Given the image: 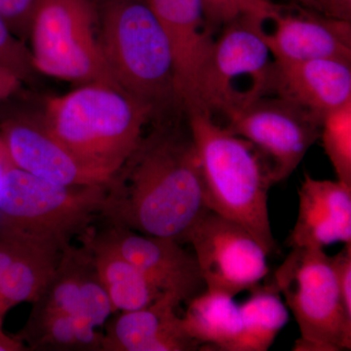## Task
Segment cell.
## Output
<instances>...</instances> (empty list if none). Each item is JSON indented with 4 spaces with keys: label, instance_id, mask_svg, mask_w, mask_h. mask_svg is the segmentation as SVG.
<instances>
[{
    "label": "cell",
    "instance_id": "6da1fadb",
    "mask_svg": "<svg viewBox=\"0 0 351 351\" xmlns=\"http://www.w3.org/2000/svg\"><path fill=\"white\" fill-rule=\"evenodd\" d=\"M209 211L189 129L161 126L143 137L108 184L101 219L184 244Z\"/></svg>",
    "mask_w": 351,
    "mask_h": 351
},
{
    "label": "cell",
    "instance_id": "7a4b0ae2",
    "mask_svg": "<svg viewBox=\"0 0 351 351\" xmlns=\"http://www.w3.org/2000/svg\"><path fill=\"white\" fill-rule=\"evenodd\" d=\"M154 112L123 90L82 85L50 99L43 122L88 170L108 186L137 149Z\"/></svg>",
    "mask_w": 351,
    "mask_h": 351
},
{
    "label": "cell",
    "instance_id": "3957f363",
    "mask_svg": "<svg viewBox=\"0 0 351 351\" xmlns=\"http://www.w3.org/2000/svg\"><path fill=\"white\" fill-rule=\"evenodd\" d=\"M188 115L208 207L246 228L267 255L274 253L269 215V191L274 184L267 161L251 143L208 113L193 110Z\"/></svg>",
    "mask_w": 351,
    "mask_h": 351
},
{
    "label": "cell",
    "instance_id": "277c9868",
    "mask_svg": "<svg viewBox=\"0 0 351 351\" xmlns=\"http://www.w3.org/2000/svg\"><path fill=\"white\" fill-rule=\"evenodd\" d=\"M99 25L104 56L122 90L154 112L181 107L169 40L145 0H107Z\"/></svg>",
    "mask_w": 351,
    "mask_h": 351
},
{
    "label": "cell",
    "instance_id": "5b68a950",
    "mask_svg": "<svg viewBox=\"0 0 351 351\" xmlns=\"http://www.w3.org/2000/svg\"><path fill=\"white\" fill-rule=\"evenodd\" d=\"M107 188L61 186L12 165L0 182V234L64 249L101 218Z\"/></svg>",
    "mask_w": 351,
    "mask_h": 351
},
{
    "label": "cell",
    "instance_id": "8992f818",
    "mask_svg": "<svg viewBox=\"0 0 351 351\" xmlns=\"http://www.w3.org/2000/svg\"><path fill=\"white\" fill-rule=\"evenodd\" d=\"M265 24L255 16H241L223 25L198 71L195 105L191 110L226 119L272 95L276 63L265 40Z\"/></svg>",
    "mask_w": 351,
    "mask_h": 351
},
{
    "label": "cell",
    "instance_id": "52a82bcc",
    "mask_svg": "<svg viewBox=\"0 0 351 351\" xmlns=\"http://www.w3.org/2000/svg\"><path fill=\"white\" fill-rule=\"evenodd\" d=\"M98 25L92 0H39L27 40L38 73L122 90L104 56Z\"/></svg>",
    "mask_w": 351,
    "mask_h": 351
},
{
    "label": "cell",
    "instance_id": "ba28073f",
    "mask_svg": "<svg viewBox=\"0 0 351 351\" xmlns=\"http://www.w3.org/2000/svg\"><path fill=\"white\" fill-rule=\"evenodd\" d=\"M269 285L285 297L302 339L326 351L350 350L351 318L341 302L331 256L324 249L292 248Z\"/></svg>",
    "mask_w": 351,
    "mask_h": 351
},
{
    "label": "cell",
    "instance_id": "9c48e42d",
    "mask_svg": "<svg viewBox=\"0 0 351 351\" xmlns=\"http://www.w3.org/2000/svg\"><path fill=\"white\" fill-rule=\"evenodd\" d=\"M228 131L251 143L267 161L274 184L297 169L319 138L322 120L293 101L261 97L226 117Z\"/></svg>",
    "mask_w": 351,
    "mask_h": 351
},
{
    "label": "cell",
    "instance_id": "30bf717a",
    "mask_svg": "<svg viewBox=\"0 0 351 351\" xmlns=\"http://www.w3.org/2000/svg\"><path fill=\"white\" fill-rule=\"evenodd\" d=\"M193 245L207 291L234 298L269 274L267 253L243 226L210 210L196 223Z\"/></svg>",
    "mask_w": 351,
    "mask_h": 351
},
{
    "label": "cell",
    "instance_id": "8fae6325",
    "mask_svg": "<svg viewBox=\"0 0 351 351\" xmlns=\"http://www.w3.org/2000/svg\"><path fill=\"white\" fill-rule=\"evenodd\" d=\"M163 294L188 302L206 290L195 254L176 240L112 225L97 232Z\"/></svg>",
    "mask_w": 351,
    "mask_h": 351
},
{
    "label": "cell",
    "instance_id": "7c38bea8",
    "mask_svg": "<svg viewBox=\"0 0 351 351\" xmlns=\"http://www.w3.org/2000/svg\"><path fill=\"white\" fill-rule=\"evenodd\" d=\"M0 138L13 165L38 179L66 186H108L51 134L43 120L0 115Z\"/></svg>",
    "mask_w": 351,
    "mask_h": 351
},
{
    "label": "cell",
    "instance_id": "4fadbf2b",
    "mask_svg": "<svg viewBox=\"0 0 351 351\" xmlns=\"http://www.w3.org/2000/svg\"><path fill=\"white\" fill-rule=\"evenodd\" d=\"M32 304V313L77 316L96 329L113 313L91 254L83 244L64 247L54 274Z\"/></svg>",
    "mask_w": 351,
    "mask_h": 351
},
{
    "label": "cell",
    "instance_id": "5bb4252c",
    "mask_svg": "<svg viewBox=\"0 0 351 351\" xmlns=\"http://www.w3.org/2000/svg\"><path fill=\"white\" fill-rule=\"evenodd\" d=\"M169 40L180 105L195 108L196 80L213 39L207 29L201 0H145Z\"/></svg>",
    "mask_w": 351,
    "mask_h": 351
},
{
    "label": "cell",
    "instance_id": "9a60e30c",
    "mask_svg": "<svg viewBox=\"0 0 351 351\" xmlns=\"http://www.w3.org/2000/svg\"><path fill=\"white\" fill-rule=\"evenodd\" d=\"M265 40L276 64L315 59L351 60V22L323 13L281 11Z\"/></svg>",
    "mask_w": 351,
    "mask_h": 351
},
{
    "label": "cell",
    "instance_id": "2e32d148",
    "mask_svg": "<svg viewBox=\"0 0 351 351\" xmlns=\"http://www.w3.org/2000/svg\"><path fill=\"white\" fill-rule=\"evenodd\" d=\"M337 242L351 244V186L306 174L289 247L324 249Z\"/></svg>",
    "mask_w": 351,
    "mask_h": 351
},
{
    "label": "cell",
    "instance_id": "e0dca14e",
    "mask_svg": "<svg viewBox=\"0 0 351 351\" xmlns=\"http://www.w3.org/2000/svg\"><path fill=\"white\" fill-rule=\"evenodd\" d=\"M179 304L174 295L164 294L144 308L120 313L106 325L101 351L200 350L176 313Z\"/></svg>",
    "mask_w": 351,
    "mask_h": 351
},
{
    "label": "cell",
    "instance_id": "ac0fdd59",
    "mask_svg": "<svg viewBox=\"0 0 351 351\" xmlns=\"http://www.w3.org/2000/svg\"><path fill=\"white\" fill-rule=\"evenodd\" d=\"M272 94L322 120L327 113L351 101V60L276 63Z\"/></svg>",
    "mask_w": 351,
    "mask_h": 351
},
{
    "label": "cell",
    "instance_id": "d6986e66",
    "mask_svg": "<svg viewBox=\"0 0 351 351\" xmlns=\"http://www.w3.org/2000/svg\"><path fill=\"white\" fill-rule=\"evenodd\" d=\"M78 239L91 254L101 285L112 302L113 313L144 308L164 295L108 243L94 226Z\"/></svg>",
    "mask_w": 351,
    "mask_h": 351
},
{
    "label": "cell",
    "instance_id": "ffe728a7",
    "mask_svg": "<svg viewBox=\"0 0 351 351\" xmlns=\"http://www.w3.org/2000/svg\"><path fill=\"white\" fill-rule=\"evenodd\" d=\"M20 242L19 253L0 279V324L14 306L38 300L54 274L63 251L51 245Z\"/></svg>",
    "mask_w": 351,
    "mask_h": 351
},
{
    "label": "cell",
    "instance_id": "44dd1931",
    "mask_svg": "<svg viewBox=\"0 0 351 351\" xmlns=\"http://www.w3.org/2000/svg\"><path fill=\"white\" fill-rule=\"evenodd\" d=\"M186 304L182 319L189 337L200 346L232 351L241 332L239 306L233 297L205 290Z\"/></svg>",
    "mask_w": 351,
    "mask_h": 351
},
{
    "label": "cell",
    "instance_id": "7402d4cb",
    "mask_svg": "<svg viewBox=\"0 0 351 351\" xmlns=\"http://www.w3.org/2000/svg\"><path fill=\"white\" fill-rule=\"evenodd\" d=\"M16 337L29 350L101 351L103 343V334L86 320L61 313H31Z\"/></svg>",
    "mask_w": 351,
    "mask_h": 351
},
{
    "label": "cell",
    "instance_id": "603a6c76",
    "mask_svg": "<svg viewBox=\"0 0 351 351\" xmlns=\"http://www.w3.org/2000/svg\"><path fill=\"white\" fill-rule=\"evenodd\" d=\"M239 306L241 332L232 351H267L289 320L287 306L271 285L258 284Z\"/></svg>",
    "mask_w": 351,
    "mask_h": 351
},
{
    "label": "cell",
    "instance_id": "cb8c5ba5",
    "mask_svg": "<svg viewBox=\"0 0 351 351\" xmlns=\"http://www.w3.org/2000/svg\"><path fill=\"white\" fill-rule=\"evenodd\" d=\"M319 138L338 181L351 186V101L323 117Z\"/></svg>",
    "mask_w": 351,
    "mask_h": 351
},
{
    "label": "cell",
    "instance_id": "d4e9b609",
    "mask_svg": "<svg viewBox=\"0 0 351 351\" xmlns=\"http://www.w3.org/2000/svg\"><path fill=\"white\" fill-rule=\"evenodd\" d=\"M207 24L225 25L241 16H255L272 21L284 7L271 0H201Z\"/></svg>",
    "mask_w": 351,
    "mask_h": 351
},
{
    "label": "cell",
    "instance_id": "484cf974",
    "mask_svg": "<svg viewBox=\"0 0 351 351\" xmlns=\"http://www.w3.org/2000/svg\"><path fill=\"white\" fill-rule=\"evenodd\" d=\"M0 66L15 73L22 82L32 80L38 71L31 49L18 38L0 18Z\"/></svg>",
    "mask_w": 351,
    "mask_h": 351
},
{
    "label": "cell",
    "instance_id": "4316f807",
    "mask_svg": "<svg viewBox=\"0 0 351 351\" xmlns=\"http://www.w3.org/2000/svg\"><path fill=\"white\" fill-rule=\"evenodd\" d=\"M39 0H0V18L21 40H29Z\"/></svg>",
    "mask_w": 351,
    "mask_h": 351
},
{
    "label": "cell",
    "instance_id": "83f0119b",
    "mask_svg": "<svg viewBox=\"0 0 351 351\" xmlns=\"http://www.w3.org/2000/svg\"><path fill=\"white\" fill-rule=\"evenodd\" d=\"M341 302L348 317L351 318V244L331 257Z\"/></svg>",
    "mask_w": 351,
    "mask_h": 351
},
{
    "label": "cell",
    "instance_id": "f1b7e54d",
    "mask_svg": "<svg viewBox=\"0 0 351 351\" xmlns=\"http://www.w3.org/2000/svg\"><path fill=\"white\" fill-rule=\"evenodd\" d=\"M313 2L320 12L336 18V19L351 22V0H309Z\"/></svg>",
    "mask_w": 351,
    "mask_h": 351
},
{
    "label": "cell",
    "instance_id": "f546056e",
    "mask_svg": "<svg viewBox=\"0 0 351 351\" xmlns=\"http://www.w3.org/2000/svg\"><path fill=\"white\" fill-rule=\"evenodd\" d=\"M20 248L19 240L0 234V279L19 253Z\"/></svg>",
    "mask_w": 351,
    "mask_h": 351
},
{
    "label": "cell",
    "instance_id": "4dcf8cb0",
    "mask_svg": "<svg viewBox=\"0 0 351 351\" xmlns=\"http://www.w3.org/2000/svg\"><path fill=\"white\" fill-rule=\"evenodd\" d=\"M22 82L12 71L0 66V105L18 91Z\"/></svg>",
    "mask_w": 351,
    "mask_h": 351
},
{
    "label": "cell",
    "instance_id": "1f68e13d",
    "mask_svg": "<svg viewBox=\"0 0 351 351\" xmlns=\"http://www.w3.org/2000/svg\"><path fill=\"white\" fill-rule=\"evenodd\" d=\"M27 346L16 336H8L0 324V351H25Z\"/></svg>",
    "mask_w": 351,
    "mask_h": 351
},
{
    "label": "cell",
    "instance_id": "d6a6232c",
    "mask_svg": "<svg viewBox=\"0 0 351 351\" xmlns=\"http://www.w3.org/2000/svg\"><path fill=\"white\" fill-rule=\"evenodd\" d=\"M13 164L11 162L10 158H9L3 142H2L1 138H0V182H1L4 173Z\"/></svg>",
    "mask_w": 351,
    "mask_h": 351
}]
</instances>
